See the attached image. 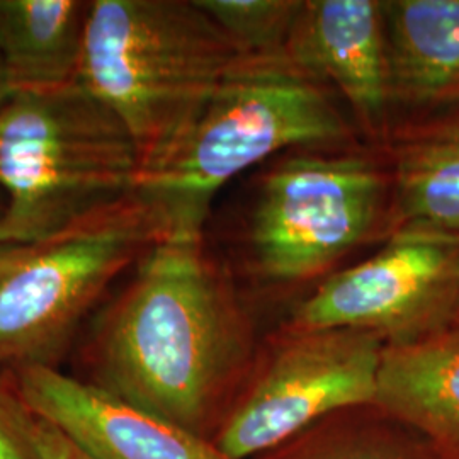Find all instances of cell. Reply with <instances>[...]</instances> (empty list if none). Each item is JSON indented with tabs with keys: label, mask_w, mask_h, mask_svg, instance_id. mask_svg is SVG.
Here are the masks:
<instances>
[{
	"label": "cell",
	"mask_w": 459,
	"mask_h": 459,
	"mask_svg": "<svg viewBox=\"0 0 459 459\" xmlns=\"http://www.w3.org/2000/svg\"><path fill=\"white\" fill-rule=\"evenodd\" d=\"M349 126L322 82L284 55L240 56L195 121L140 167L134 191L167 235H204L216 193L284 148L341 142Z\"/></svg>",
	"instance_id": "cell-2"
},
{
	"label": "cell",
	"mask_w": 459,
	"mask_h": 459,
	"mask_svg": "<svg viewBox=\"0 0 459 459\" xmlns=\"http://www.w3.org/2000/svg\"><path fill=\"white\" fill-rule=\"evenodd\" d=\"M386 184L354 155H303L264 181L252 213L250 247L265 278L305 281L324 273L375 229Z\"/></svg>",
	"instance_id": "cell-6"
},
{
	"label": "cell",
	"mask_w": 459,
	"mask_h": 459,
	"mask_svg": "<svg viewBox=\"0 0 459 459\" xmlns=\"http://www.w3.org/2000/svg\"><path fill=\"white\" fill-rule=\"evenodd\" d=\"M286 56L315 81L337 87L364 126L383 125L394 100L383 2H303Z\"/></svg>",
	"instance_id": "cell-10"
},
{
	"label": "cell",
	"mask_w": 459,
	"mask_h": 459,
	"mask_svg": "<svg viewBox=\"0 0 459 459\" xmlns=\"http://www.w3.org/2000/svg\"><path fill=\"white\" fill-rule=\"evenodd\" d=\"M238 58L197 0H91L81 83L125 125L142 167L187 130Z\"/></svg>",
	"instance_id": "cell-3"
},
{
	"label": "cell",
	"mask_w": 459,
	"mask_h": 459,
	"mask_svg": "<svg viewBox=\"0 0 459 459\" xmlns=\"http://www.w3.org/2000/svg\"><path fill=\"white\" fill-rule=\"evenodd\" d=\"M238 352L227 282L204 235H167L136 264L87 347L99 386L196 429Z\"/></svg>",
	"instance_id": "cell-1"
},
{
	"label": "cell",
	"mask_w": 459,
	"mask_h": 459,
	"mask_svg": "<svg viewBox=\"0 0 459 459\" xmlns=\"http://www.w3.org/2000/svg\"><path fill=\"white\" fill-rule=\"evenodd\" d=\"M4 247H5V246H0V252H2V250H4Z\"/></svg>",
	"instance_id": "cell-20"
},
{
	"label": "cell",
	"mask_w": 459,
	"mask_h": 459,
	"mask_svg": "<svg viewBox=\"0 0 459 459\" xmlns=\"http://www.w3.org/2000/svg\"><path fill=\"white\" fill-rule=\"evenodd\" d=\"M13 96L11 92V87L7 82V75H5V68L2 64V58H0V108L5 104V100Z\"/></svg>",
	"instance_id": "cell-18"
},
{
	"label": "cell",
	"mask_w": 459,
	"mask_h": 459,
	"mask_svg": "<svg viewBox=\"0 0 459 459\" xmlns=\"http://www.w3.org/2000/svg\"><path fill=\"white\" fill-rule=\"evenodd\" d=\"M165 237L160 214L132 191L65 227L0 252V366L51 364L123 271Z\"/></svg>",
	"instance_id": "cell-5"
},
{
	"label": "cell",
	"mask_w": 459,
	"mask_h": 459,
	"mask_svg": "<svg viewBox=\"0 0 459 459\" xmlns=\"http://www.w3.org/2000/svg\"><path fill=\"white\" fill-rule=\"evenodd\" d=\"M383 351L369 332H307L271 364L216 447L229 459L250 458L325 413L377 402Z\"/></svg>",
	"instance_id": "cell-8"
},
{
	"label": "cell",
	"mask_w": 459,
	"mask_h": 459,
	"mask_svg": "<svg viewBox=\"0 0 459 459\" xmlns=\"http://www.w3.org/2000/svg\"><path fill=\"white\" fill-rule=\"evenodd\" d=\"M14 386L34 417L60 429L96 459H229L196 432L143 411L53 364L17 368Z\"/></svg>",
	"instance_id": "cell-9"
},
{
	"label": "cell",
	"mask_w": 459,
	"mask_h": 459,
	"mask_svg": "<svg viewBox=\"0 0 459 459\" xmlns=\"http://www.w3.org/2000/svg\"><path fill=\"white\" fill-rule=\"evenodd\" d=\"M459 293V235L400 227L373 257L322 282L298 313L305 332L402 337L429 327Z\"/></svg>",
	"instance_id": "cell-7"
},
{
	"label": "cell",
	"mask_w": 459,
	"mask_h": 459,
	"mask_svg": "<svg viewBox=\"0 0 459 459\" xmlns=\"http://www.w3.org/2000/svg\"><path fill=\"white\" fill-rule=\"evenodd\" d=\"M34 446L39 459H96L65 432L38 417L34 422Z\"/></svg>",
	"instance_id": "cell-17"
},
{
	"label": "cell",
	"mask_w": 459,
	"mask_h": 459,
	"mask_svg": "<svg viewBox=\"0 0 459 459\" xmlns=\"http://www.w3.org/2000/svg\"><path fill=\"white\" fill-rule=\"evenodd\" d=\"M0 197H2V206H4V196H2V191H0ZM0 213H2V210H0Z\"/></svg>",
	"instance_id": "cell-19"
},
{
	"label": "cell",
	"mask_w": 459,
	"mask_h": 459,
	"mask_svg": "<svg viewBox=\"0 0 459 459\" xmlns=\"http://www.w3.org/2000/svg\"><path fill=\"white\" fill-rule=\"evenodd\" d=\"M36 417L17 394L0 381V459H39L34 446Z\"/></svg>",
	"instance_id": "cell-16"
},
{
	"label": "cell",
	"mask_w": 459,
	"mask_h": 459,
	"mask_svg": "<svg viewBox=\"0 0 459 459\" xmlns=\"http://www.w3.org/2000/svg\"><path fill=\"white\" fill-rule=\"evenodd\" d=\"M240 56L284 55L303 2L197 0Z\"/></svg>",
	"instance_id": "cell-15"
},
{
	"label": "cell",
	"mask_w": 459,
	"mask_h": 459,
	"mask_svg": "<svg viewBox=\"0 0 459 459\" xmlns=\"http://www.w3.org/2000/svg\"><path fill=\"white\" fill-rule=\"evenodd\" d=\"M140 153L82 83L16 92L0 108V246L39 240L134 191Z\"/></svg>",
	"instance_id": "cell-4"
},
{
	"label": "cell",
	"mask_w": 459,
	"mask_h": 459,
	"mask_svg": "<svg viewBox=\"0 0 459 459\" xmlns=\"http://www.w3.org/2000/svg\"><path fill=\"white\" fill-rule=\"evenodd\" d=\"M392 98L409 106L459 99V0L383 2Z\"/></svg>",
	"instance_id": "cell-12"
},
{
	"label": "cell",
	"mask_w": 459,
	"mask_h": 459,
	"mask_svg": "<svg viewBox=\"0 0 459 459\" xmlns=\"http://www.w3.org/2000/svg\"><path fill=\"white\" fill-rule=\"evenodd\" d=\"M377 403L459 449V332L385 347Z\"/></svg>",
	"instance_id": "cell-13"
},
{
	"label": "cell",
	"mask_w": 459,
	"mask_h": 459,
	"mask_svg": "<svg viewBox=\"0 0 459 459\" xmlns=\"http://www.w3.org/2000/svg\"><path fill=\"white\" fill-rule=\"evenodd\" d=\"M87 0H0V58L11 92L81 82Z\"/></svg>",
	"instance_id": "cell-11"
},
{
	"label": "cell",
	"mask_w": 459,
	"mask_h": 459,
	"mask_svg": "<svg viewBox=\"0 0 459 459\" xmlns=\"http://www.w3.org/2000/svg\"><path fill=\"white\" fill-rule=\"evenodd\" d=\"M394 206L398 229L459 235V117L422 130L400 147Z\"/></svg>",
	"instance_id": "cell-14"
}]
</instances>
